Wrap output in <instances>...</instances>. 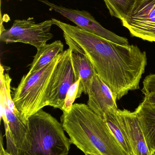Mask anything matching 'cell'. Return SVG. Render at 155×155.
Segmentation results:
<instances>
[{
	"label": "cell",
	"mask_w": 155,
	"mask_h": 155,
	"mask_svg": "<svg viewBox=\"0 0 155 155\" xmlns=\"http://www.w3.org/2000/svg\"><path fill=\"white\" fill-rule=\"evenodd\" d=\"M117 114L118 120L126 134L133 155H152L135 113L126 109H118Z\"/></svg>",
	"instance_id": "30bf717a"
},
{
	"label": "cell",
	"mask_w": 155,
	"mask_h": 155,
	"mask_svg": "<svg viewBox=\"0 0 155 155\" xmlns=\"http://www.w3.org/2000/svg\"><path fill=\"white\" fill-rule=\"evenodd\" d=\"M63 44L60 40L51 44H46L37 49V53L30 65V69L27 74H32L45 67L58 54L63 52Z\"/></svg>",
	"instance_id": "4fadbf2b"
},
{
	"label": "cell",
	"mask_w": 155,
	"mask_h": 155,
	"mask_svg": "<svg viewBox=\"0 0 155 155\" xmlns=\"http://www.w3.org/2000/svg\"><path fill=\"white\" fill-rule=\"evenodd\" d=\"M118 109H111L105 114L106 124L115 138L126 155H133L132 147L126 134L118 120L117 112Z\"/></svg>",
	"instance_id": "5bb4252c"
},
{
	"label": "cell",
	"mask_w": 155,
	"mask_h": 155,
	"mask_svg": "<svg viewBox=\"0 0 155 155\" xmlns=\"http://www.w3.org/2000/svg\"><path fill=\"white\" fill-rule=\"evenodd\" d=\"M121 21L132 36L155 42V0H135L132 11Z\"/></svg>",
	"instance_id": "52a82bcc"
},
{
	"label": "cell",
	"mask_w": 155,
	"mask_h": 155,
	"mask_svg": "<svg viewBox=\"0 0 155 155\" xmlns=\"http://www.w3.org/2000/svg\"><path fill=\"white\" fill-rule=\"evenodd\" d=\"M112 16L123 20L132 11L135 0H103Z\"/></svg>",
	"instance_id": "9a60e30c"
},
{
	"label": "cell",
	"mask_w": 155,
	"mask_h": 155,
	"mask_svg": "<svg viewBox=\"0 0 155 155\" xmlns=\"http://www.w3.org/2000/svg\"><path fill=\"white\" fill-rule=\"evenodd\" d=\"M134 112L153 155L155 153V105L143 99Z\"/></svg>",
	"instance_id": "8fae6325"
},
{
	"label": "cell",
	"mask_w": 155,
	"mask_h": 155,
	"mask_svg": "<svg viewBox=\"0 0 155 155\" xmlns=\"http://www.w3.org/2000/svg\"><path fill=\"white\" fill-rule=\"evenodd\" d=\"M64 130L84 153L126 155L110 131L105 120L85 104H74L61 117Z\"/></svg>",
	"instance_id": "7a4b0ae2"
},
{
	"label": "cell",
	"mask_w": 155,
	"mask_h": 155,
	"mask_svg": "<svg viewBox=\"0 0 155 155\" xmlns=\"http://www.w3.org/2000/svg\"><path fill=\"white\" fill-rule=\"evenodd\" d=\"M87 105L96 114L104 118L105 114L111 109H118L112 90L96 74L89 86Z\"/></svg>",
	"instance_id": "9c48e42d"
},
{
	"label": "cell",
	"mask_w": 155,
	"mask_h": 155,
	"mask_svg": "<svg viewBox=\"0 0 155 155\" xmlns=\"http://www.w3.org/2000/svg\"><path fill=\"white\" fill-rule=\"evenodd\" d=\"M50 9L59 13L64 17L74 23L76 26L85 31L94 34L111 41L122 45H128L127 38L119 36L103 27L89 12L84 10L66 8L56 5L47 0H40Z\"/></svg>",
	"instance_id": "ba28073f"
},
{
	"label": "cell",
	"mask_w": 155,
	"mask_h": 155,
	"mask_svg": "<svg viewBox=\"0 0 155 155\" xmlns=\"http://www.w3.org/2000/svg\"><path fill=\"white\" fill-rule=\"evenodd\" d=\"M31 148L23 155H67L70 139L61 123L41 109L28 119Z\"/></svg>",
	"instance_id": "3957f363"
},
{
	"label": "cell",
	"mask_w": 155,
	"mask_h": 155,
	"mask_svg": "<svg viewBox=\"0 0 155 155\" xmlns=\"http://www.w3.org/2000/svg\"><path fill=\"white\" fill-rule=\"evenodd\" d=\"M72 59L76 77L80 79L79 95L83 93L87 94L93 77L96 74L91 61L82 52L72 50Z\"/></svg>",
	"instance_id": "7c38bea8"
},
{
	"label": "cell",
	"mask_w": 155,
	"mask_h": 155,
	"mask_svg": "<svg viewBox=\"0 0 155 155\" xmlns=\"http://www.w3.org/2000/svg\"><path fill=\"white\" fill-rule=\"evenodd\" d=\"M153 155H155V153H154L153 154Z\"/></svg>",
	"instance_id": "44dd1931"
},
{
	"label": "cell",
	"mask_w": 155,
	"mask_h": 155,
	"mask_svg": "<svg viewBox=\"0 0 155 155\" xmlns=\"http://www.w3.org/2000/svg\"><path fill=\"white\" fill-rule=\"evenodd\" d=\"M0 155H11L9 154L8 153L5 151V149L4 148L3 145V138L1 134V147H0Z\"/></svg>",
	"instance_id": "d6986e66"
},
{
	"label": "cell",
	"mask_w": 155,
	"mask_h": 155,
	"mask_svg": "<svg viewBox=\"0 0 155 155\" xmlns=\"http://www.w3.org/2000/svg\"><path fill=\"white\" fill-rule=\"evenodd\" d=\"M80 79L71 86L67 92L65 101L64 105L63 107L62 112L68 111L70 110L76 99L80 97L79 95V87Z\"/></svg>",
	"instance_id": "2e32d148"
},
{
	"label": "cell",
	"mask_w": 155,
	"mask_h": 155,
	"mask_svg": "<svg viewBox=\"0 0 155 155\" xmlns=\"http://www.w3.org/2000/svg\"><path fill=\"white\" fill-rule=\"evenodd\" d=\"M144 99L148 103L155 105V93H152L145 96Z\"/></svg>",
	"instance_id": "ac0fdd59"
},
{
	"label": "cell",
	"mask_w": 155,
	"mask_h": 155,
	"mask_svg": "<svg viewBox=\"0 0 155 155\" xmlns=\"http://www.w3.org/2000/svg\"><path fill=\"white\" fill-rule=\"evenodd\" d=\"M142 92L145 96L155 93V74L148 75L144 79Z\"/></svg>",
	"instance_id": "e0dca14e"
},
{
	"label": "cell",
	"mask_w": 155,
	"mask_h": 155,
	"mask_svg": "<svg viewBox=\"0 0 155 155\" xmlns=\"http://www.w3.org/2000/svg\"><path fill=\"white\" fill-rule=\"evenodd\" d=\"M85 155H92V154H90V153H86V154H85Z\"/></svg>",
	"instance_id": "ffe728a7"
},
{
	"label": "cell",
	"mask_w": 155,
	"mask_h": 155,
	"mask_svg": "<svg viewBox=\"0 0 155 155\" xmlns=\"http://www.w3.org/2000/svg\"><path fill=\"white\" fill-rule=\"evenodd\" d=\"M55 25L53 19L35 23L30 20H15L9 30L1 27L0 40L6 44L20 42L38 49L53 37L51 32Z\"/></svg>",
	"instance_id": "5b68a950"
},
{
	"label": "cell",
	"mask_w": 155,
	"mask_h": 155,
	"mask_svg": "<svg viewBox=\"0 0 155 155\" xmlns=\"http://www.w3.org/2000/svg\"><path fill=\"white\" fill-rule=\"evenodd\" d=\"M54 21L63 31L69 48L86 54L96 74L112 90L116 100L140 88L147 64L146 52L137 45L118 44L78 26L56 19Z\"/></svg>",
	"instance_id": "6da1fadb"
},
{
	"label": "cell",
	"mask_w": 155,
	"mask_h": 155,
	"mask_svg": "<svg viewBox=\"0 0 155 155\" xmlns=\"http://www.w3.org/2000/svg\"><path fill=\"white\" fill-rule=\"evenodd\" d=\"M72 59V50L68 48L61 53L58 64L53 73L46 90V106L62 110L67 92L78 80Z\"/></svg>",
	"instance_id": "8992f818"
},
{
	"label": "cell",
	"mask_w": 155,
	"mask_h": 155,
	"mask_svg": "<svg viewBox=\"0 0 155 155\" xmlns=\"http://www.w3.org/2000/svg\"><path fill=\"white\" fill-rule=\"evenodd\" d=\"M61 55L60 53L41 70L24 75L17 87L12 88L14 104L25 123L31 116L46 106V90Z\"/></svg>",
	"instance_id": "277c9868"
}]
</instances>
